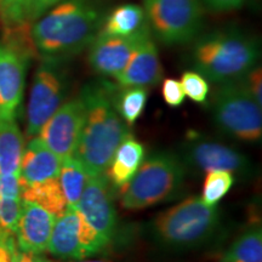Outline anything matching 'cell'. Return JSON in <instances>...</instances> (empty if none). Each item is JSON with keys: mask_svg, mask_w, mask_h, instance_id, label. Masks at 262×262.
<instances>
[{"mask_svg": "<svg viewBox=\"0 0 262 262\" xmlns=\"http://www.w3.org/2000/svg\"><path fill=\"white\" fill-rule=\"evenodd\" d=\"M80 97L85 104V118L73 158L88 176L101 175L107 171L118 147L131 134L114 108L108 88L89 85Z\"/></svg>", "mask_w": 262, "mask_h": 262, "instance_id": "obj_1", "label": "cell"}, {"mask_svg": "<svg viewBox=\"0 0 262 262\" xmlns=\"http://www.w3.org/2000/svg\"><path fill=\"white\" fill-rule=\"evenodd\" d=\"M97 10L85 0H67L31 26V37L44 60L63 61L89 47L101 28Z\"/></svg>", "mask_w": 262, "mask_h": 262, "instance_id": "obj_2", "label": "cell"}, {"mask_svg": "<svg viewBox=\"0 0 262 262\" xmlns=\"http://www.w3.org/2000/svg\"><path fill=\"white\" fill-rule=\"evenodd\" d=\"M260 48L254 38L238 31H216L195 42L192 62L199 74L214 83L235 81L256 67Z\"/></svg>", "mask_w": 262, "mask_h": 262, "instance_id": "obj_3", "label": "cell"}, {"mask_svg": "<svg viewBox=\"0 0 262 262\" xmlns=\"http://www.w3.org/2000/svg\"><path fill=\"white\" fill-rule=\"evenodd\" d=\"M220 226V210L198 195L158 215L152 224L153 238L171 250H189L208 243Z\"/></svg>", "mask_w": 262, "mask_h": 262, "instance_id": "obj_4", "label": "cell"}, {"mask_svg": "<svg viewBox=\"0 0 262 262\" xmlns=\"http://www.w3.org/2000/svg\"><path fill=\"white\" fill-rule=\"evenodd\" d=\"M186 178L185 164L170 152L152 155L133 179L123 186L120 204L126 210H141L171 199Z\"/></svg>", "mask_w": 262, "mask_h": 262, "instance_id": "obj_5", "label": "cell"}, {"mask_svg": "<svg viewBox=\"0 0 262 262\" xmlns=\"http://www.w3.org/2000/svg\"><path fill=\"white\" fill-rule=\"evenodd\" d=\"M212 113L216 124L229 135L249 142L261 139V106L243 83H222L214 95Z\"/></svg>", "mask_w": 262, "mask_h": 262, "instance_id": "obj_6", "label": "cell"}, {"mask_svg": "<svg viewBox=\"0 0 262 262\" xmlns=\"http://www.w3.org/2000/svg\"><path fill=\"white\" fill-rule=\"evenodd\" d=\"M145 15L156 37L164 44H185L203 25L199 0H145Z\"/></svg>", "mask_w": 262, "mask_h": 262, "instance_id": "obj_7", "label": "cell"}, {"mask_svg": "<svg viewBox=\"0 0 262 262\" xmlns=\"http://www.w3.org/2000/svg\"><path fill=\"white\" fill-rule=\"evenodd\" d=\"M60 61L44 60L34 74L27 106V135L34 137L63 103L67 83Z\"/></svg>", "mask_w": 262, "mask_h": 262, "instance_id": "obj_8", "label": "cell"}, {"mask_svg": "<svg viewBox=\"0 0 262 262\" xmlns=\"http://www.w3.org/2000/svg\"><path fill=\"white\" fill-rule=\"evenodd\" d=\"M104 247L77 208H68L55 220L47 250L60 260H83Z\"/></svg>", "mask_w": 262, "mask_h": 262, "instance_id": "obj_9", "label": "cell"}, {"mask_svg": "<svg viewBox=\"0 0 262 262\" xmlns=\"http://www.w3.org/2000/svg\"><path fill=\"white\" fill-rule=\"evenodd\" d=\"M75 208L96 232L104 247H107L116 233L117 211L112 202L110 180L106 172L88 176L83 193Z\"/></svg>", "mask_w": 262, "mask_h": 262, "instance_id": "obj_10", "label": "cell"}, {"mask_svg": "<svg viewBox=\"0 0 262 262\" xmlns=\"http://www.w3.org/2000/svg\"><path fill=\"white\" fill-rule=\"evenodd\" d=\"M85 118V104L80 96L62 103L39 131V139L61 162L73 157Z\"/></svg>", "mask_w": 262, "mask_h": 262, "instance_id": "obj_11", "label": "cell"}, {"mask_svg": "<svg viewBox=\"0 0 262 262\" xmlns=\"http://www.w3.org/2000/svg\"><path fill=\"white\" fill-rule=\"evenodd\" d=\"M149 35L148 26L129 37L100 35L91 41L89 63L98 74L116 77L124 68L145 38Z\"/></svg>", "mask_w": 262, "mask_h": 262, "instance_id": "obj_12", "label": "cell"}, {"mask_svg": "<svg viewBox=\"0 0 262 262\" xmlns=\"http://www.w3.org/2000/svg\"><path fill=\"white\" fill-rule=\"evenodd\" d=\"M186 162L202 171H228L248 173L250 163L247 157L231 147L215 141L192 137L185 146Z\"/></svg>", "mask_w": 262, "mask_h": 262, "instance_id": "obj_13", "label": "cell"}, {"mask_svg": "<svg viewBox=\"0 0 262 262\" xmlns=\"http://www.w3.org/2000/svg\"><path fill=\"white\" fill-rule=\"evenodd\" d=\"M29 60L0 41V123L16 119Z\"/></svg>", "mask_w": 262, "mask_h": 262, "instance_id": "obj_14", "label": "cell"}, {"mask_svg": "<svg viewBox=\"0 0 262 262\" xmlns=\"http://www.w3.org/2000/svg\"><path fill=\"white\" fill-rule=\"evenodd\" d=\"M55 217L34 203L22 201V211L16 227V243L19 251L40 255L47 251Z\"/></svg>", "mask_w": 262, "mask_h": 262, "instance_id": "obj_15", "label": "cell"}, {"mask_svg": "<svg viewBox=\"0 0 262 262\" xmlns=\"http://www.w3.org/2000/svg\"><path fill=\"white\" fill-rule=\"evenodd\" d=\"M162 77L163 70L158 56V49L155 41L150 39V35H148L134 52L126 67L114 78L122 88H148L158 84Z\"/></svg>", "mask_w": 262, "mask_h": 262, "instance_id": "obj_16", "label": "cell"}, {"mask_svg": "<svg viewBox=\"0 0 262 262\" xmlns=\"http://www.w3.org/2000/svg\"><path fill=\"white\" fill-rule=\"evenodd\" d=\"M61 163V159L39 137H33L22 156L19 182L32 185L57 178Z\"/></svg>", "mask_w": 262, "mask_h": 262, "instance_id": "obj_17", "label": "cell"}, {"mask_svg": "<svg viewBox=\"0 0 262 262\" xmlns=\"http://www.w3.org/2000/svg\"><path fill=\"white\" fill-rule=\"evenodd\" d=\"M145 148L142 143L129 136L114 153L106 175L116 187H123L133 179L143 162Z\"/></svg>", "mask_w": 262, "mask_h": 262, "instance_id": "obj_18", "label": "cell"}, {"mask_svg": "<svg viewBox=\"0 0 262 262\" xmlns=\"http://www.w3.org/2000/svg\"><path fill=\"white\" fill-rule=\"evenodd\" d=\"M61 0H0V22L4 29L31 27Z\"/></svg>", "mask_w": 262, "mask_h": 262, "instance_id": "obj_19", "label": "cell"}, {"mask_svg": "<svg viewBox=\"0 0 262 262\" xmlns=\"http://www.w3.org/2000/svg\"><path fill=\"white\" fill-rule=\"evenodd\" d=\"M25 143L16 120L0 123V175H19Z\"/></svg>", "mask_w": 262, "mask_h": 262, "instance_id": "obj_20", "label": "cell"}, {"mask_svg": "<svg viewBox=\"0 0 262 262\" xmlns=\"http://www.w3.org/2000/svg\"><path fill=\"white\" fill-rule=\"evenodd\" d=\"M21 199L41 206L56 219L68 209L57 178L32 185H21Z\"/></svg>", "mask_w": 262, "mask_h": 262, "instance_id": "obj_21", "label": "cell"}, {"mask_svg": "<svg viewBox=\"0 0 262 262\" xmlns=\"http://www.w3.org/2000/svg\"><path fill=\"white\" fill-rule=\"evenodd\" d=\"M145 10L135 4L118 6L111 12L106 21L101 25L100 35H118L129 37L146 27Z\"/></svg>", "mask_w": 262, "mask_h": 262, "instance_id": "obj_22", "label": "cell"}, {"mask_svg": "<svg viewBox=\"0 0 262 262\" xmlns=\"http://www.w3.org/2000/svg\"><path fill=\"white\" fill-rule=\"evenodd\" d=\"M221 262H262V232L260 225L251 226L231 245Z\"/></svg>", "mask_w": 262, "mask_h": 262, "instance_id": "obj_23", "label": "cell"}, {"mask_svg": "<svg viewBox=\"0 0 262 262\" xmlns=\"http://www.w3.org/2000/svg\"><path fill=\"white\" fill-rule=\"evenodd\" d=\"M57 179L68 208H75L88 180L84 168L77 159L71 157L61 163L60 173H58Z\"/></svg>", "mask_w": 262, "mask_h": 262, "instance_id": "obj_24", "label": "cell"}, {"mask_svg": "<svg viewBox=\"0 0 262 262\" xmlns=\"http://www.w3.org/2000/svg\"><path fill=\"white\" fill-rule=\"evenodd\" d=\"M147 98H148L147 88L130 86L123 88L112 101L120 118L127 125H133L145 110Z\"/></svg>", "mask_w": 262, "mask_h": 262, "instance_id": "obj_25", "label": "cell"}, {"mask_svg": "<svg viewBox=\"0 0 262 262\" xmlns=\"http://www.w3.org/2000/svg\"><path fill=\"white\" fill-rule=\"evenodd\" d=\"M233 183V173L228 171L208 172L203 187V202L208 205H216L229 192Z\"/></svg>", "mask_w": 262, "mask_h": 262, "instance_id": "obj_26", "label": "cell"}, {"mask_svg": "<svg viewBox=\"0 0 262 262\" xmlns=\"http://www.w3.org/2000/svg\"><path fill=\"white\" fill-rule=\"evenodd\" d=\"M183 93L196 103H204L208 98L210 86L208 81L198 72H185L181 78Z\"/></svg>", "mask_w": 262, "mask_h": 262, "instance_id": "obj_27", "label": "cell"}, {"mask_svg": "<svg viewBox=\"0 0 262 262\" xmlns=\"http://www.w3.org/2000/svg\"><path fill=\"white\" fill-rule=\"evenodd\" d=\"M22 211L21 198L0 196V228L15 233Z\"/></svg>", "mask_w": 262, "mask_h": 262, "instance_id": "obj_28", "label": "cell"}, {"mask_svg": "<svg viewBox=\"0 0 262 262\" xmlns=\"http://www.w3.org/2000/svg\"><path fill=\"white\" fill-rule=\"evenodd\" d=\"M162 95L164 101L171 107L181 106L186 96L181 83L179 80L172 79V78H168L163 81Z\"/></svg>", "mask_w": 262, "mask_h": 262, "instance_id": "obj_29", "label": "cell"}, {"mask_svg": "<svg viewBox=\"0 0 262 262\" xmlns=\"http://www.w3.org/2000/svg\"><path fill=\"white\" fill-rule=\"evenodd\" d=\"M247 80L243 83L258 106H262V71L261 67H254L245 75Z\"/></svg>", "mask_w": 262, "mask_h": 262, "instance_id": "obj_30", "label": "cell"}, {"mask_svg": "<svg viewBox=\"0 0 262 262\" xmlns=\"http://www.w3.org/2000/svg\"><path fill=\"white\" fill-rule=\"evenodd\" d=\"M0 196L21 198L19 175H0Z\"/></svg>", "mask_w": 262, "mask_h": 262, "instance_id": "obj_31", "label": "cell"}, {"mask_svg": "<svg viewBox=\"0 0 262 262\" xmlns=\"http://www.w3.org/2000/svg\"><path fill=\"white\" fill-rule=\"evenodd\" d=\"M208 9L215 12H228L241 9L245 0H202Z\"/></svg>", "mask_w": 262, "mask_h": 262, "instance_id": "obj_32", "label": "cell"}, {"mask_svg": "<svg viewBox=\"0 0 262 262\" xmlns=\"http://www.w3.org/2000/svg\"><path fill=\"white\" fill-rule=\"evenodd\" d=\"M16 262H50L45 258H41L39 255H32V254H27V253H22L19 251L17 261Z\"/></svg>", "mask_w": 262, "mask_h": 262, "instance_id": "obj_33", "label": "cell"}, {"mask_svg": "<svg viewBox=\"0 0 262 262\" xmlns=\"http://www.w3.org/2000/svg\"><path fill=\"white\" fill-rule=\"evenodd\" d=\"M72 262H77V261H72ZM78 262H111L107 260H93V261H78Z\"/></svg>", "mask_w": 262, "mask_h": 262, "instance_id": "obj_34", "label": "cell"}]
</instances>
